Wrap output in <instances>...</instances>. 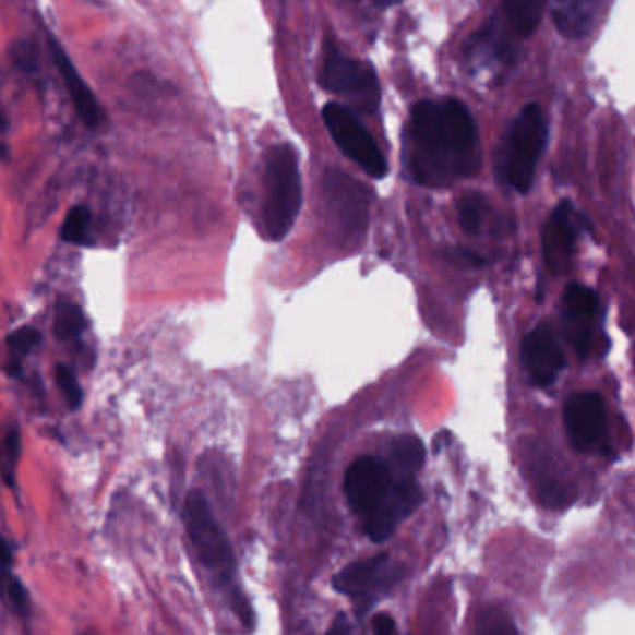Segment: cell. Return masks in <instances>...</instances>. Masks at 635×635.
Returning a JSON list of instances; mask_svg holds the SVG:
<instances>
[{
	"mask_svg": "<svg viewBox=\"0 0 635 635\" xmlns=\"http://www.w3.org/2000/svg\"><path fill=\"white\" fill-rule=\"evenodd\" d=\"M477 129L457 99L420 101L408 125V168L427 187H444L476 166Z\"/></svg>",
	"mask_w": 635,
	"mask_h": 635,
	"instance_id": "1",
	"label": "cell"
},
{
	"mask_svg": "<svg viewBox=\"0 0 635 635\" xmlns=\"http://www.w3.org/2000/svg\"><path fill=\"white\" fill-rule=\"evenodd\" d=\"M344 487L350 508L362 516L363 534L373 542L388 540L421 503V490L414 476L400 474L369 455L350 464Z\"/></svg>",
	"mask_w": 635,
	"mask_h": 635,
	"instance_id": "2",
	"label": "cell"
},
{
	"mask_svg": "<svg viewBox=\"0 0 635 635\" xmlns=\"http://www.w3.org/2000/svg\"><path fill=\"white\" fill-rule=\"evenodd\" d=\"M184 526L191 539L194 553L202 565L213 574V579L224 591L229 592L231 603L242 623H252V610L247 600L237 591V561L228 535L218 524L209 500L202 490H192L184 502Z\"/></svg>",
	"mask_w": 635,
	"mask_h": 635,
	"instance_id": "3",
	"label": "cell"
},
{
	"mask_svg": "<svg viewBox=\"0 0 635 635\" xmlns=\"http://www.w3.org/2000/svg\"><path fill=\"white\" fill-rule=\"evenodd\" d=\"M302 207V179L295 147L278 144L267 153V200L263 226L271 241L289 236Z\"/></svg>",
	"mask_w": 635,
	"mask_h": 635,
	"instance_id": "4",
	"label": "cell"
},
{
	"mask_svg": "<svg viewBox=\"0 0 635 635\" xmlns=\"http://www.w3.org/2000/svg\"><path fill=\"white\" fill-rule=\"evenodd\" d=\"M547 146V121L539 105L522 108L513 121L505 146V179L516 191L528 192L534 184L535 168Z\"/></svg>",
	"mask_w": 635,
	"mask_h": 635,
	"instance_id": "5",
	"label": "cell"
},
{
	"mask_svg": "<svg viewBox=\"0 0 635 635\" xmlns=\"http://www.w3.org/2000/svg\"><path fill=\"white\" fill-rule=\"evenodd\" d=\"M403 578V566L388 553H379L369 560L355 561L337 572L332 585L337 592L356 603V611L363 615L373 603L386 597Z\"/></svg>",
	"mask_w": 635,
	"mask_h": 635,
	"instance_id": "6",
	"label": "cell"
},
{
	"mask_svg": "<svg viewBox=\"0 0 635 635\" xmlns=\"http://www.w3.org/2000/svg\"><path fill=\"white\" fill-rule=\"evenodd\" d=\"M319 81L331 94L345 97L363 110H375L381 101V86L375 70L366 62L347 57L336 45L326 47Z\"/></svg>",
	"mask_w": 635,
	"mask_h": 635,
	"instance_id": "7",
	"label": "cell"
},
{
	"mask_svg": "<svg viewBox=\"0 0 635 635\" xmlns=\"http://www.w3.org/2000/svg\"><path fill=\"white\" fill-rule=\"evenodd\" d=\"M323 120L337 147L350 160H355L363 172L375 179H382L388 173V163L373 136L347 105L328 103L323 108Z\"/></svg>",
	"mask_w": 635,
	"mask_h": 635,
	"instance_id": "8",
	"label": "cell"
},
{
	"mask_svg": "<svg viewBox=\"0 0 635 635\" xmlns=\"http://www.w3.org/2000/svg\"><path fill=\"white\" fill-rule=\"evenodd\" d=\"M323 197L328 223L337 236L349 241L368 223L369 192L344 172L331 170L323 179Z\"/></svg>",
	"mask_w": 635,
	"mask_h": 635,
	"instance_id": "9",
	"label": "cell"
},
{
	"mask_svg": "<svg viewBox=\"0 0 635 635\" xmlns=\"http://www.w3.org/2000/svg\"><path fill=\"white\" fill-rule=\"evenodd\" d=\"M566 434L574 450L595 452L606 434V405L595 392L572 394L565 403Z\"/></svg>",
	"mask_w": 635,
	"mask_h": 635,
	"instance_id": "10",
	"label": "cell"
},
{
	"mask_svg": "<svg viewBox=\"0 0 635 635\" xmlns=\"http://www.w3.org/2000/svg\"><path fill=\"white\" fill-rule=\"evenodd\" d=\"M522 362L537 386L544 388L558 379L566 360L560 339L550 324H539L524 337Z\"/></svg>",
	"mask_w": 635,
	"mask_h": 635,
	"instance_id": "11",
	"label": "cell"
},
{
	"mask_svg": "<svg viewBox=\"0 0 635 635\" xmlns=\"http://www.w3.org/2000/svg\"><path fill=\"white\" fill-rule=\"evenodd\" d=\"M579 229L582 218L576 209L568 202H561L553 209L542 231V254L553 274L566 273L578 241Z\"/></svg>",
	"mask_w": 635,
	"mask_h": 635,
	"instance_id": "12",
	"label": "cell"
},
{
	"mask_svg": "<svg viewBox=\"0 0 635 635\" xmlns=\"http://www.w3.org/2000/svg\"><path fill=\"white\" fill-rule=\"evenodd\" d=\"M598 313V297L589 287L571 284L563 295V323L568 344L582 358L589 355L592 323Z\"/></svg>",
	"mask_w": 635,
	"mask_h": 635,
	"instance_id": "13",
	"label": "cell"
},
{
	"mask_svg": "<svg viewBox=\"0 0 635 635\" xmlns=\"http://www.w3.org/2000/svg\"><path fill=\"white\" fill-rule=\"evenodd\" d=\"M49 51H51L52 62L64 79L65 88L70 92L71 101L75 105L76 115L88 128H99L103 121V110L97 103L96 96L92 94L88 84L84 83L83 76L65 55L62 45L57 39H49Z\"/></svg>",
	"mask_w": 635,
	"mask_h": 635,
	"instance_id": "14",
	"label": "cell"
},
{
	"mask_svg": "<svg viewBox=\"0 0 635 635\" xmlns=\"http://www.w3.org/2000/svg\"><path fill=\"white\" fill-rule=\"evenodd\" d=\"M598 0H553V23L566 38H582L591 31Z\"/></svg>",
	"mask_w": 635,
	"mask_h": 635,
	"instance_id": "15",
	"label": "cell"
},
{
	"mask_svg": "<svg viewBox=\"0 0 635 635\" xmlns=\"http://www.w3.org/2000/svg\"><path fill=\"white\" fill-rule=\"evenodd\" d=\"M508 23L518 36H531L544 13V0H503Z\"/></svg>",
	"mask_w": 635,
	"mask_h": 635,
	"instance_id": "16",
	"label": "cell"
},
{
	"mask_svg": "<svg viewBox=\"0 0 635 635\" xmlns=\"http://www.w3.org/2000/svg\"><path fill=\"white\" fill-rule=\"evenodd\" d=\"M390 453H392L395 470L407 476H416V471L420 470L426 463V445L416 436L395 439Z\"/></svg>",
	"mask_w": 635,
	"mask_h": 635,
	"instance_id": "17",
	"label": "cell"
},
{
	"mask_svg": "<svg viewBox=\"0 0 635 635\" xmlns=\"http://www.w3.org/2000/svg\"><path fill=\"white\" fill-rule=\"evenodd\" d=\"M88 328V319L83 310L73 302L60 300L55 312V336L58 339H73L83 336Z\"/></svg>",
	"mask_w": 635,
	"mask_h": 635,
	"instance_id": "18",
	"label": "cell"
},
{
	"mask_svg": "<svg viewBox=\"0 0 635 635\" xmlns=\"http://www.w3.org/2000/svg\"><path fill=\"white\" fill-rule=\"evenodd\" d=\"M60 236L71 244L89 247L92 244V215H89L88 207L75 205L65 216Z\"/></svg>",
	"mask_w": 635,
	"mask_h": 635,
	"instance_id": "19",
	"label": "cell"
},
{
	"mask_svg": "<svg viewBox=\"0 0 635 635\" xmlns=\"http://www.w3.org/2000/svg\"><path fill=\"white\" fill-rule=\"evenodd\" d=\"M7 344L8 349H10V356H12V362L8 363V371L12 376H20V358L33 352L41 344V332L38 328H33V326H23L20 331L12 332L8 336Z\"/></svg>",
	"mask_w": 635,
	"mask_h": 635,
	"instance_id": "20",
	"label": "cell"
},
{
	"mask_svg": "<svg viewBox=\"0 0 635 635\" xmlns=\"http://www.w3.org/2000/svg\"><path fill=\"white\" fill-rule=\"evenodd\" d=\"M471 55L476 58H494L502 62L511 57V47L502 34H498L494 26L489 25L471 41Z\"/></svg>",
	"mask_w": 635,
	"mask_h": 635,
	"instance_id": "21",
	"label": "cell"
},
{
	"mask_svg": "<svg viewBox=\"0 0 635 635\" xmlns=\"http://www.w3.org/2000/svg\"><path fill=\"white\" fill-rule=\"evenodd\" d=\"M458 223L464 233L476 236L483 223V197L479 194H464L458 202Z\"/></svg>",
	"mask_w": 635,
	"mask_h": 635,
	"instance_id": "22",
	"label": "cell"
},
{
	"mask_svg": "<svg viewBox=\"0 0 635 635\" xmlns=\"http://www.w3.org/2000/svg\"><path fill=\"white\" fill-rule=\"evenodd\" d=\"M57 384L58 388L62 390V394L65 395V400H68L71 410H79V407L83 405V390L79 386L75 371L70 366L58 363Z\"/></svg>",
	"mask_w": 635,
	"mask_h": 635,
	"instance_id": "23",
	"label": "cell"
},
{
	"mask_svg": "<svg viewBox=\"0 0 635 635\" xmlns=\"http://www.w3.org/2000/svg\"><path fill=\"white\" fill-rule=\"evenodd\" d=\"M21 455V432L17 426L10 427L4 439V479L10 487H13V474Z\"/></svg>",
	"mask_w": 635,
	"mask_h": 635,
	"instance_id": "24",
	"label": "cell"
},
{
	"mask_svg": "<svg viewBox=\"0 0 635 635\" xmlns=\"http://www.w3.org/2000/svg\"><path fill=\"white\" fill-rule=\"evenodd\" d=\"M2 572H4V589H7L13 610L17 611L20 615H26V611H28V592H26L25 585L21 584V579L17 576H13L10 568H2Z\"/></svg>",
	"mask_w": 635,
	"mask_h": 635,
	"instance_id": "25",
	"label": "cell"
},
{
	"mask_svg": "<svg viewBox=\"0 0 635 635\" xmlns=\"http://www.w3.org/2000/svg\"><path fill=\"white\" fill-rule=\"evenodd\" d=\"M13 62L25 73H34L39 68V52L31 41H20L13 47Z\"/></svg>",
	"mask_w": 635,
	"mask_h": 635,
	"instance_id": "26",
	"label": "cell"
},
{
	"mask_svg": "<svg viewBox=\"0 0 635 635\" xmlns=\"http://www.w3.org/2000/svg\"><path fill=\"white\" fill-rule=\"evenodd\" d=\"M373 630H375V634H394L397 632V626H395V621L390 615H376L373 619Z\"/></svg>",
	"mask_w": 635,
	"mask_h": 635,
	"instance_id": "27",
	"label": "cell"
},
{
	"mask_svg": "<svg viewBox=\"0 0 635 635\" xmlns=\"http://www.w3.org/2000/svg\"><path fill=\"white\" fill-rule=\"evenodd\" d=\"M337 630H339V632H349L350 630L349 626H347V621L342 619V616L337 619V623L332 626L331 632H337Z\"/></svg>",
	"mask_w": 635,
	"mask_h": 635,
	"instance_id": "28",
	"label": "cell"
},
{
	"mask_svg": "<svg viewBox=\"0 0 635 635\" xmlns=\"http://www.w3.org/2000/svg\"><path fill=\"white\" fill-rule=\"evenodd\" d=\"M376 7L379 8H390L395 7V4H399L403 0H375Z\"/></svg>",
	"mask_w": 635,
	"mask_h": 635,
	"instance_id": "29",
	"label": "cell"
}]
</instances>
